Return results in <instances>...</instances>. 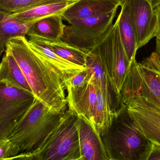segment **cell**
Here are the masks:
<instances>
[{
  "mask_svg": "<svg viewBox=\"0 0 160 160\" xmlns=\"http://www.w3.org/2000/svg\"><path fill=\"white\" fill-rule=\"evenodd\" d=\"M5 51L17 61L36 98L52 110L61 112L66 111L68 106L64 80L30 46L26 36L10 38Z\"/></svg>",
  "mask_w": 160,
  "mask_h": 160,
  "instance_id": "obj_1",
  "label": "cell"
},
{
  "mask_svg": "<svg viewBox=\"0 0 160 160\" xmlns=\"http://www.w3.org/2000/svg\"><path fill=\"white\" fill-rule=\"evenodd\" d=\"M110 160H147L153 145L125 105L100 134Z\"/></svg>",
  "mask_w": 160,
  "mask_h": 160,
  "instance_id": "obj_2",
  "label": "cell"
},
{
  "mask_svg": "<svg viewBox=\"0 0 160 160\" xmlns=\"http://www.w3.org/2000/svg\"><path fill=\"white\" fill-rule=\"evenodd\" d=\"M65 112L52 110L35 98L8 139L12 157L37 154L59 126Z\"/></svg>",
  "mask_w": 160,
  "mask_h": 160,
  "instance_id": "obj_3",
  "label": "cell"
},
{
  "mask_svg": "<svg viewBox=\"0 0 160 160\" xmlns=\"http://www.w3.org/2000/svg\"><path fill=\"white\" fill-rule=\"evenodd\" d=\"M90 51L98 56L112 84L120 93L131 62L121 41L117 19L96 41Z\"/></svg>",
  "mask_w": 160,
  "mask_h": 160,
  "instance_id": "obj_4",
  "label": "cell"
},
{
  "mask_svg": "<svg viewBox=\"0 0 160 160\" xmlns=\"http://www.w3.org/2000/svg\"><path fill=\"white\" fill-rule=\"evenodd\" d=\"M120 94L122 101L143 97L160 111V70L150 55L140 62L131 61Z\"/></svg>",
  "mask_w": 160,
  "mask_h": 160,
  "instance_id": "obj_5",
  "label": "cell"
},
{
  "mask_svg": "<svg viewBox=\"0 0 160 160\" xmlns=\"http://www.w3.org/2000/svg\"><path fill=\"white\" fill-rule=\"evenodd\" d=\"M78 116L68 108L61 123L37 153L38 160H64L81 158Z\"/></svg>",
  "mask_w": 160,
  "mask_h": 160,
  "instance_id": "obj_6",
  "label": "cell"
},
{
  "mask_svg": "<svg viewBox=\"0 0 160 160\" xmlns=\"http://www.w3.org/2000/svg\"><path fill=\"white\" fill-rule=\"evenodd\" d=\"M35 98L32 93L0 82V141L8 139Z\"/></svg>",
  "mask_w": 160,
  "mask_h": 160,
  "instance_id": "obj_7",
  "label": "cell"
},
{
  "mask_svg": "<svg viewBox=\"0 0 160 160\" xmlns=\"http://www.w3.org/2000/svg\"><path fill=\"white\" fill-rule=\"evenodd\" d=\"M117 10L101 16L68 21L62 41L90 52L96 41L113 23Z\"/></svg>",
  "mask_w": 160,
  "mask_h": 160,
  "instance_id": "obj_8",
  "label": "cell"
},
{
  "mask_svg": "<svg viewBox=\"0 0 160 160\" xmlns=\"http://www.w3.org/2000/svg\"><path fill=\"white\" fill-rule=\"evenodd\" d=\"M136 119L147 138L153 145L160 147V111L142 97L122 100Z\"/></svg>",
  "mask_w": 160,
  "mask_h": 160,
  "instance_id": "obj_9",
  "label": "cell"
},
{
  "mask_svg": "<svg viewBox=\"0 0 160 160\" xmlns=\"http://www.w3.org/2000/svg\"><path fill=\"white\" fill-rule=\"evenodd\" d=\"M127 2L136 33L138 50L157 36L155 8L150 0H129Z\"/></svg>",
  "mask_w": 160,
  "mask_h": 160,
  "instance_id": "obj_10",
  "label": "cell"
},
{
  "mask_svg": "<svg viewBox=\"0 0 160 160\" xmlns=\"http://www.w3.org/2000/svg\"><path fill=\"white\" fill-rule=\"evenodd\" d=\"M68 106L78 117H81L92 125L97 102V88L92 80L77 87H67Z\"/></svg>",
  "mask_w": 160,
  "mask_h": 160,
  "instance_id": "obj_11",
  "label": "cell"
},
{
  "mask_svg": "<svg viewBox=\"0 0 160 160\" xmlns=\"http://www.w3.org/2000/svg\"><path fill=\"white\" fill-rule=\"evenodd\" d=\"M86 68L91 71L93 82L100 90L113 113L124 107L120 93L114 87L98 56L92 52L87 54Z\"/></svg>",
  "mask_w": 160,
  "mask_h": 160,
  "instance_id": "obj_12",
  "label": "cell"
},
{
  "mask_svg": "<svg viewBox=\"0 0 160 160\" xmlns=\"http://www.w3.org/2000/svg\"><path fill=\"white\" fill-rule=\"evenodd\" d=\"M80 151L83 160H110L100 134L90 123L78 117Z\"/></svg>",
  "mask_w": 160,
  "mask_h": 160,
  "instance_id": "obj_13",
  "label": "cell"
},
{
  "mask_svg": "<svg viewBox=\"0 0 160 160\" xmlns=\"http://www.w3.org/2000/svg\"><path fill=\"white\" fill-rule=\"evenodd\" d=\"M27 40L30 46L58 72L64 80L65 85L68 81L86 68L70 62L58 56L51 48L48 40L36 37H29Z\"/></svg>",
  "mask_w": 160,
  "mask_h": 160,
  "instance_id": "obj_14",
  "label": "cell"
},
{
  "mask_svg": "<svg viewBox=\"0 0 160 160\" xmlns=\"http://www.w3.org/2000/svg\"><path fill=\"white\" fill-rule=\"evenodd\" d=\"M119 6L115 0H79L68 8L62 17L67 22L83 19L107 14Z\"/></svg>",
  "mask_w": 160,
  "mask_h": 160,
  "instance_id": "obj_15",
  "label": "cell"
},
{
  "mask_svg": "<svg viewBox=\"0 0 160 160\" xmlns=\"http://www.w3.org/2000/svg\"><path fill=\"white\" fill-rule=\"evenodd\" d=\"M63 20L62 14L40 19L31 26L26 36L36 37L49 41H61L66 27Z\"/></svg>",
  "mask_w": 160,
  "mask_h": 160,
  "instance_id": "obj_16",
  "label": "cell"
},
{
  "mask_svg": "<svg viewBox=\"0 0 160 160\" xmlns=\"http://www.w3.org/2000/svg\"><path fill=\"white\" fill-rule=\"evenodd\" d=\"M117 19L122 44L130 62L135 59L137 48L136 33L128 2L121 6Z\"/></svg>",
  "mask_w": 160,
  "mask_h": 160,
  "instance_id": "obj_17",
  "label": "cell"
},
{
  "mask_svg": "<svg viewBox=\"0 0 160 160\" xmlns=\"http://www.w3.org/2000/svg\"><path fill=\"white\" fill-rule=\"evenodd\" d=\"M37 21L20 22L10 14L0 9V59L8 40L15 37L26 36L29 29Z\"/></svg>",
  "mask_w": 160,
  "mask_h": 160,
  "instance_id": "obj_18",
  "label": "cell"
},
{
  "mask_svg": "<svg viewBox=\"0 0 160 160\" xmlns=\"http://www.w3.org/2000/svg\"><path fill=\"white\" fill-rule=\"evenodd\" d=\"M0 82L9 84L32 93L17 61L7 51L0 62Z\"/></svg>",
  "mask_w": 160,
  "mask_h": 160,
  "instance_id": "obj_19",
  "label": "cell"
},
{
  "mask_svg": "<svg viewBox=\"0 0 160 160\" xmlns=\"http://www.w3.org/2000/svg\"><path fill=\"white\" fill-rule=\"evenodd\" d=\"M78 1H68L38 6L29 10L17 14H11V17L21 22L34 21L45 17L57 14H62L64 11Z\"/></svg>",
  "mask_w": 160,
  "mask_h": 160,
  "instance_id": "obj_20",
  "label": "cell"
},
{
  "mask_svg": "<svg viewBox=\"0 0 160 160\" xmlns=\"http://www.w3.org/2000/svg\"><path fill=\"white\" fill-rule=\"evenodd\" d=\"M48 41L51 48L58 56L77 65L86 68L87 56L89 52L71 46L62 40Z\"/></svg>",
  "mask_w": 160,
  "mask_h": 160,
  "instance_id": "obj_21",
  "label": "cell"
},
{
  "mask_svg": "<svg viewBox=\"0 0 160 160\" xmlns=\"http://www.w3.org/2000/svg\"><path fill=\"white\" fill-rule=\"evenodd\" d=\"M97 102L93 114L92 126L100 134L111 125L114 114L105 101L98 88L97 87Z\"/></svg>",
  "mask_w": 160,
  "mask_h": 160,
  "instance_id": "obj_22",
  "label": "cell"
},
{
  "mask_svg": "<svg viewBox=\"0 0 160 160\" xmlns=\"http://www.w3.org/2000/svg\"><path fill=\"white\" fill-rule=\"evenodd\" d=\"M68 0H0V9L9 14L20 13L46 4Z\"/></svg>",
  "mask_w": 160,
  "mask_h": 160,
  "instance_id": "obj_23",
  "label": "cell"
},
{
  "mask_svg": "<svg viewBox=\"0 0 160 160\" xmlns=\"http://www.w3.org/2000/svg\"><path fill=\"white\" fill-rule=\"evenodd\" d=\"M91 78V71L86 68L84 70L78 73L73 78L68 81L66 83V88L81 86L89 82Z\"/></svg>",
  "mask_w": 160,
  "mask_h": 160,
  "instance_id": "obj_24",
  "label": "cell"
},
{
  "mask_svg": "<svg viewBox=\"0 0 160 160\" xmlns=\"http://www.w3.org/2000/svg\"><path fill=\"white\" fill-rule=\"evenodd\" d=\"M12 158L11 145L8 139L0 141V160Z\"/></svg>",
  "mask_w": 160,
  "mask_h": 160,
  "instance_id": "obj_25",
  "label": "cell"
},
{
  "mask_svg": "<svg viewBox=\"0 0 160 160\" xmlns=\"http://www.w3.org/2000/svg\"><path fill=\"white\" fill-rule=\"evenodd\" d=\"M147 160H160L159 147L153 145V148Z\"/></svg>",
  "mask_w": 160,
  "mask_h": 160,
  "instance_id": "obj_26",
  "label": "cell"
},
{
  "mask_svg": "<svg viewBox=\"0 0 160 160\" xmlns=\"http://www.w3.org/2000/svg\"><path fill=\"white\" fill-rule=\"evenodd\" d=\"M155 10L157 17V29L156 37H160V4L155 8Z\"/></svg>",
  "mask_w": 160,
  "mask_h": 160,
  "instance_id": "obj_27",
  "label": "cell"
},
{
  "mask_svg": "<svg viewBox=\"0 0 160 160\" xmlns=\"http://www.w3.org/2000/svg\"><path fill=\"white\" fill-rule=\"evenodd\" d=\"M150 56H151L153 61L160 70V55L155 51L152 52Z\"/></svg>",
  "mask_w": 160,
  "mask_h": 160,
  "instance_id": "obj_28",
  "label": "cell"
},
{
  "mask_svg": "<svg viewBox=\"0 0 160 160\" xmlns=\"http://www.w3.org/2000/svg\"><path fill=\"white\" fill-rule=\"evenodd\" d=\"M20 160H38L37 154L25 155Z\"/></svg>",
  "mask_w": 160,
  "mask_h": 160,
  "instance_id": "obj_29",
  "label": "cell"
},
{
  "mask_svg": "<svg viewBox=\"0 0 160 160\" xmlns=\"http://www.w3.org/2000/svg\"><path fill=\"white\" fill-rule=\"evenodd\" d=\"M156 52L160 55V37H156Z\"/></svg>",
  "mask_w": 160,
  "mask_h": 160,
  "instance_id": "obj_30",
  "label": "cell"
},
{
  "mask_svg": "<svg viewBox=\"0 0 160 160\" xmlns=\"http://www.w3.org/2000/svg\"><path fill=\"white\" fill-rule=\"evenodd\" d=\"M25 155H19V156H16V157H12L4 160H20L22 158H23Z\"/></svg>",
  "mask_w": 160,
  "mask_h": 160,
  "instance_id": "obj_31",
  "label": "cell"
},
{
  "mask_svg": "<svg viewBox=\"0 0 160 160\" xmlns=\"http://www.w3.org/2000/svg\"><path fill=\"white\" fill-rule=\"evenodd\" d=\"M153 3L155 8L160 4V0H150Z\"/></svg>",
  "mask_w": 160,
  "mask_h": 160,
  "instance_id": "obj_32",
  "label": "cell"
},
{
  "mask_svg": "<svg viewBox=\"0 0 160 160\" xmlns=\"http://www.w3.org/2000/svg\"><path fill=\"white\" fill-rule=\"evenodd\" d=\"M115 1H117V2L119 3L120 6H121L123 5L124 4H125V3L128 2L129 0H115Z\"/></svg>",
  "mask_w": 160,
  "mask_h": 160,
  "instance_id": "obj_33",
  "label": "cell"
},
{
  "mask_svg": "<svg viewBox=\"0 0 160 160\" xmlns=\"http://www.w3.org/2000/svg\"><path fill=\"white\" fill-rule=\"evenodd\" d=\"M64 160H83V159L82 158V157H81V158H79L68 159Z\"/></svg>",
  "mask_w": 160,
  "mask_h": 160,
  "instance_id": "obj_34",
  "label": "cell"
},
{
  "mask_svg": "<svg viewBox=\"0 0 160 160\" xmlns=\"http://www.w3.org/2000/svg\"><path fill=\"white\" fill-rule=\"evenodd\" d=\"M69 1H79V0H69Z\"/></svg>",
  "mask_w": 160,
  "mask_h": 160,
  "instance_id": "obj_35",
  "label": "cell"
}]
</instances>
